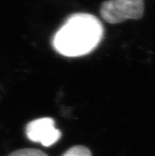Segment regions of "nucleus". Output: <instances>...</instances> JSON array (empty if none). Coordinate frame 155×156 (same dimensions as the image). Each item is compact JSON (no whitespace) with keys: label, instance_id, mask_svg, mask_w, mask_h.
Returning <instances> with one entry per match:
<instances>
[{"label":"nucleus","instance_id":"20e7f679","mask_svg":"<svg viewBox=\"0 0 155 156\" xmlns=\"http://www.w3.org/2000/svg\"><path fill=\"white\" fill-rule=\"evenodd\" d=\"M62 156H92V154L86 147L76 145L69 148Z\"/></svg>","mask_w":155,"mask_h":156},{"label":"nucleus","instance_id":"7ed1b4c3","mask_svg":"<svg viewBox=\"0 0 155 156\" xmlns=\"http://www.w3.org/2000/svg\"><path fill=\"white\" fill-rule=\"evenodd\" d=\"M26 134L30 141L40 143L44 147L52 146L62 136L60 131L55 129V121L51 117H42L29 122Z\"/></svg>","mask_w":155,"mask_h":156},{"label":"nucleus","instance_id":"39448f33","mask_svg":"<svg viewBox=\"0 0 155 156\" xmlns=\"http://www.w3.org/2000/svg\"><path fill=\"white\" fill-rule=\"evenodd\" d=\"M7 156H48L47 154L36 148H22L14 151Z\"/></svg>","mask_w":155,"mask_h":156},{"label":"nucleus","instance_id":"f03ea898","mask_svg":"<svg viewBox=\"0 0 155 156\" xmlns=\"http://www.w3.org/2000/svg\"><path fill=\"white\" fill-rule=\"evenodd\" d=\"M100 13L110 24L140 19L144 13V0H108L101 4Z\"/></svg>","mask_w":155,"mask_h":156},{"label":"nucleus","instance_id":"f257e3e1","mask_svg":"<svg viewBox=\"0 0 155 156\" xmlns=\"http://www.w3.org/2000/svg\"><path fill=\"white\" fill-rule=\"evenodd\" d=\"M104 35L102 23L87 13L71 14L52 38L54 49L67 57H79L92 52Z\"/></svg>","mask_w":155,"mask_h":156}]
</instances>
